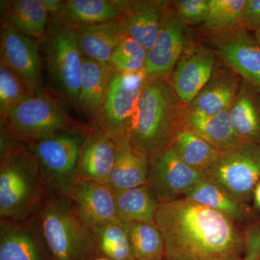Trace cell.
Wrapping results in <instances>:
<instances>
[{
    "label": "cell",
    "mask_w": 260,
    "mask_h": 260,
    "mask_svg": "<svg viewBox=\"0 0 260 260\" xmlns=\"http://www.w3.org/2000/svg\"><path fill=\"white\" fill-rule=\"evenodd\" d=\"M155 225L167 260H244L243 236L225 214L186 198L159 203Z\"/></svg>",
    "instance_id": "obj_1"
},
{
    "label": "cell",
    "mask_w": 260,
    "mask_h": 260,
    "mask_svg": "<svg viewBox=\"0 0 260 260\" xmlns=\"http://www.w3.org/2000/svg\"><path fill=\"white\" fill-rule=\"evenodd\" d=\"M121 19L73 28L84 57L109 64L113 51L125 36Z\"/></svg>",
    "instance_id": "obj_24"
},
{
    "label": "cell",
    "mask_w": 260,
    "mask_h": 260,
    "mask_svg": "<svg viewBox=\"0 0 260 260\" xmlns=\"http://www.w3.org/2000/svg\"><path fill=\"white\" fill-rule=\"evenodd\" d=\"M184 164L198 172H206L222 155V152L183 123L169 145Z\"/></svg>",
    "instance_id": "obj_26"
},
{
    "label": "cell",
    "mask_w": 260,
    "mask_h": 260,
    "mask_svg": "<svg viewBox=\"0 0 260 260\" xmlns=\"http://www.w3.org/2000/svg\"><path fill=\"white\" fill-rule=\"evenodd\" d=\"M58 194L68 198L80 216L93 229L119 220L114 191L107 184L75 177Z\"/></svg>",
    "instance_id": "obj_14"
},
{
    "label": "cell",
    "mask_w": 260,
    "mask_h": 260,
    "mask_svg": "<svg viewBox=\"0 0 260 260\" xmlns=\"http://www.w3.org/2000/svg\"><path fill=\"white\" fill-rule=\"evenodd\" d=\"M112 68L109 64L83 58L79 95L80 114L95 125L107 94Z\"/></svg>",
    "instance_id": "obj_21"
},
{
    "label": "cell",
    "mask_w": 260,
    "mask_h": 260,
    "mask_svg": "<svg viewBox=\"0 0 260 260\" xmlns=\"http://www.w3.org/2000/svg\"><path fill=\"white\" fill-rule=\"evenodd\" d=\"M145 80L144 74H123L112 69L95 127L116 137L126 136Z\"/></svg>",
    "instance_id": "obj_9"
},
{
    "label": "cell",
    "mask_w": 260,
    "mask_h": 260,
    "mask_svg": "<svg viewBox=\"0 0 260 260\" xmlns=\"http://www.w3.org/2000/svg\"><path fill=\"white\" fill-rule=\"evenodd\" d=\"M99 257L110 260H136L130 242L129 229L120 220L93 229Z\"/></svg>",
    "instance_id": "obj_30"
},
{
    "label": "cell",
    "mask_w": 260,
    "mask_h": 260,
    "mask_svg": "<svg viewBox=\"0 0 260 260\" xmlns=\"http://www.w3.org/2000/svg\"><path fill=\"white\" fill-rule=\"evenodd\" d=\"M127 3L126 0H67L49 23L73 29L115 21L123 18Z\"/></svg>",
    "instance_id": "obj_18"
},
{
    "label": "cell",
    "mask_w": 260,
    "mask_h": 260,
    "mask_svg": "<svg viewBox=\"0 0 260 260\" xmlns=\"http://www.w3.org/2000/svg\"><path fill=\"white\" fill-rule=\"evenodd\" d=\"M254 201L257 208H260V182L256 186L254 191Z\"/></svg>",
    "instance_id": "obj_39"
},
{
    "label": "cell",
    "mask_w": 260,
    "mask_h": 260,
    "mask_svg": "<svg viewBox=\"0 0 260 260\" xmlns=\"http://www.w3.org/2000/svg\"><path fill=\"white\" fill-rule=\"evenodd\" d=\"M173 3L178 15L187 25H203L208 20L209 0H178Z\"/></svg>",
    "instance_id": "obj_35"
},
{
    "label": "cell",
    "mask_w": 260,
    "mask_h": 260,
    "mask_svg": "<svg viewBox=\"0 0 260 260\" xmlns=\"http://www.w3.org/2000/svg\"><path fill=\"white\" fill-rule=\"evenodd\" d=\"M32 97L26 85L5 63L0 61V115Z\"/></svg>",
    "instance_id": "obj_34"
},
{
    "label": "cell",
    "mask_w": 260,
    "mask_h": 260,
    "mask_svg": "<svg viewBox=\"0 0 260 260\" xmlns=\"http://www.w3.org/2000/svg\"><path fill=\"white\" fill-rule=\"evenodd\" d=\"M255 34H254V37H255L256 40L260 44V28L256 30Z\"/></svg>",
    "instance_id": "obj_40"
},
{
    "label": "cell",
    "mask_w": 260,
    "mask_h": 260,
    "mask_svg": "<svg viewBox=\"0 0 260 260\" xmlns=\"http://www.w3.org/2000/svg\"><path fill=\"white\" fill-rule=\"evenodd\" d=\"M242 78L230 68L216 69L208 83L186 107V112L213 116L230 109L240 88Z\"/></svg>",
    "instance_id": "obj_19"
},
{
    "label": "cell",
    "mask_w": 260,
    "mask_h": 260,
    "mask_svg": "<svg viewBox=\"0 0 260 260\" xmlns=\"http://www.w3.org/2000/svg\"><path fill=\"white\" fill-rule=\"evenodd\" d=\"M6 134L25 143H34L65 132L86 133L49 90L20 103L1 116Z\"/></svg>",
    "instance_id": "obj_5"
},
{
    "label": "cell",
    "mask_w": 260,
    "mask_h": 260,
    "mask_svg": "<svg viewBox=\"0 0 260 260\" xmlns=\"http://www.w3.org/2000/svg\"><path fill=\"white\" fill-rule=\"evenodd\" d=\"M184 124L222 153L243 141L233 125L229 109L213 116L186 112Z\"/></svg>",
    "instance_id": "obj_27"
},
{
    "label": "cell",
    "mask_w": 260,
    "mask_h": 260,
    "mask_svg": "<svg viewBox=\"0 0 260 260\" xmlns=\"http://www.w3.org/2000/svg\"><path fill=\"white\" fill-rule=\"evenodd\" d=\"M150 158L119 137L115 162L107 185L114 191L148 184Z\"/></svg>",
    "instance_id": "obj_22"
},
{
    "label": "cell",
    "mask_w": 260,
    "mask_h": 260,
    "mask_svg": "<svg viewBox=\"0 0 260 260\" xmlns=\"http://www.w3.org/2000/svg\"><path fill=\"white\" fill-rule=\"evenodd\" d=\"M205 177V173L184 164L169 146L150 158L148 184L160 203L184 195Z\"/></svg>",
    "instance_id": "obj_12"
},
{
    "label": "cell",
    "mask_w": 260,
    "mask_h": 260,
    "mask_svg": "<svg viewBox=\"0 0 260 260\" xmlns=\"http://www.w3.org/2000/svg\"><path fill=\"white\" fill-rule=\"evenodd\" d=\"M184 196L186 199L225 214L234 221L242 220L245 217L242 203L206 177L186 191Z\"/></svg>",
    "instance_id": "obj_29"
},
{
    "label": "cell",
    "mask_w": 260,
    "mask_h": 260,
    "mask_svg": "<svg viewBox=\"0 0 260 260\" xmlns=\"http://www.w3.org/2000/svg\"><path fill=\"white\" fill-rule=\"evenodd\" d=\"M161 260H166V258H164V259H162Z\"/></svg>",
    "instance_id": "obj_42"
},
{
    "label": "cell",
    "mask_w": 260,
    "mask_h": 260,
    "mask_svg": "<svg viewBox=\"0 0 260 260\" xmlns=\"http://www.w3.org/2000/svg\"><path fill=\"white\" fill-rule=\"evenodd\" d=\"M119 138L90 126L85 134L75 177L107 184L115 162Z\"/></svg>",
    "instance_id": "obj_15"
},
{
    "label": "cell",
    "mask_w": 260,
    "mask_h": 260,
    "mask_svg": "<svg viewBox=\"0 0 260 260\" xmlns=\"http://www.w3.org/2000/svg\"><path fill=\"white\" fill-rule=\"evenodd\" d=\"M85 133L65 132L26 143L35 155L50 193H61L74 180Z\"/></svg>",
    "instance_id": "obj_7"
},
{
    "label": "cell",
    "mask_w": 260,
    "mask_h": 260,
    "mask_svg": "<svg viewBox=\"0 0 260 260\" xmlns=\"http://www.w3.org/2000/svg\"><path fill=\"white\" fill-rule=\"evenodd\" d=\"M48 80L54 95L80 114L79 95L84 56L73 29L49 23L43 41Z\"/></svg>",
    "instance_id": "obj_6"
},
{
    "label": "cell",
    "mask_w": 260,
    "mask_h": 260,
    "mask_svg": "<svg viewBox=\"0 0 260 260\" xmlns=\"http://www.w3.org/2000/svg\"><path fill=\"white\" fill-rule=\"evenodd\" d=\"M169 79H145L126 138L149 158L168 148L185 111Z\"/></svg>",
    "instance_id": "obj_2"
},
{
    "label": "cell",
    "mask_w": 260,
    "mask_h": 260,
    "mask_svg": "<svg viewBox=\"0 0 260 260\" xmlns=\"http://www.w3.org/2000/svg\"><path fill=\"white\" fill-rule=\"evenodd\" d=\"M0 260H51L36 218L1 220Z\"/></svg>",
    "instance_id": "obj_17"
},
{
    "label": "cell",
    "mask_w": 260,
    "mask_h": 260,
    "mask_svg": "<svg viewBox=\"0 0 260 260\" xmlns=\"http://www.w3.org/2000/svg\"><path fill=\"white\" fill-rule=\"evenodd\" d=\"M172 5L169 2L155 44L147 53L143 71L145 79H169L181 56L191 47L188 25L178 15L174 3Z\"/></svg>",
    "instance_id": "obj_10"
},
{
    "label": "cell",
    "mask_w": 260,
    "mask_h": 260,
    "mask_svg": "<svg viewBox=\"0 0 260 260\" xmlns=\"http://www.w3.org/2000/svg\"><path fill=\"white\" fill-rule=\"evenodd\" d=\"M93 260H110V259H107V258H105V257H98V258H96V259H95Z\"/></svg>",
    "instance_id": "obj_41"
},
{
    "label": "cell",
    "mask_w": 260,
    "mask_h": 260,
    "mask_svg": "<svg viewBox=\"0 0 260 260\" xmlns=\"http://www.w3.org/2000/svg\"><path fill=\"white\" fill-rule=\"evenodd\" d=\"M18 142L1 150V220L37 218L49 194L37 158L26 145Z\"/></svg>",
    "instance_id": "obj_3"
},
{
    "label": "cell",
    "mask_w": 260,
    "mask_h": 260,
    "mask_svg": "<svg viewBox=\"0 0 260 260\" xmlns=\"http://www.w3.org/2000/svg\"><path fill=\"white\" fill-rule=\"evenodd\" d=\"M148 50L139 43L126 37L113 51L109 64L113 70L123 74H140L144 71Z\"/></svg>",
    "instance_id": "obj_33"
},
{
    "label": "cell",
    "mask_w": 260,
    "mask_h": 260,
    "mask_svg": "<svg viewBox=\"0 0 260 260\" xmlns=\"http://www.w3.org/2000/svg\"><path fill=\"white\" fill-rule=\"evenodd\" d=\"M215 52L260 93V44L244 27L210 36Z\"/></svg>",
    "instance_id": "obj_13"
},
{
    "label": "cell",
    "mask_w": 260,
    "mask_h": 260,
    "mask_svg": "<svg viewBox=\"0 0 260 260\" xmlns=\"http://www.w3.org/2000/svg\"><path fill=\"white\" fill-rule=\"evenodd\" d=\"M247 0H209L210 13L203 28L210 36L232 31L243 25Z\"/></svg>",
    "instance_id": "obj_31"
},
{
    "label": "cell",
    "mask_w": 260,
    "mask_h": 260,
    "mask_svg": "<svg viewBox=\"0 0 260 260\" xmlns=\"http://www.w3.org/2000/svg\"><path fill=\"white\" fill-rule=\"evenodd\" d=\"M39 41L2 24L0 61L5 63L26 85L32 96L47 90L42 76Z\"/></svg>",
    "instance_id": "obj_11"
},
{
    "label": "cell",
    "mask_w": 260,
    "mask_h": 260,
    "mask_svg": "<svg viewBox=\"0 0 260 260\" xmlns=\"http://www.w3.org/2000/svg\"><path fill=\"white\" fill-rule=\"evenodd\" d=\"M229 112L238 136L260 145V93L249 82L242 80Z\"/></svg>",
    "instance_id": "obj_25"
},
{
    "label": "cell",
    "mask_w": 260,
    "mask_h": 260,
    "mask_svg": "<svg viewBox=\"0 0 260 260\" xmlns=\"http://www.w3.org/2000/svg\"><path fill=\"white\" fill-rule=\"evenodd\" d=\"M206 177L237 201H247L260 182V145L242 141L224 152Z\"/></svg>",
    "instance_id": "obj_8"
},
{
    "label": "cell",
    "mask_w": 260,
    "mask_h": 260,
    "mask_svg": "<svg viewBox=\"0 0 260 260\" xmlns=\"http://www.w3.org/2000/svg\"><path fill=\"white\" fill-rule=\"evenodd\" d=\"M169 3L160 0L128 1L125 13L121 19L124 35L139 43L146 50L151 49Z\"/></svg>",
    "instance_id": "obj_20"
},
{
    "label": "cell",
    "mask_w": 260,
    "mask_h": 260,
    "mask_svg": "<svg viewBox=\"0 0 260 260\" xmlns=\"http://www.w3.org/2000/svg\"><path fill=\"white\" fill-rule=\"evenodd\" d=\"M244 239V260L260 259V225L246 229Z\"/></svg>",
    "instance_id": "obj_36"
},
{
    "label": "cell",
    "mask_w": 260,
    "mask_h": 260,
    "mask_svg": "<svg viewBox=\"0 0 260 260\" xmlns=\"http://www.w3.org/2000/svg\"><path fill=\"white\" fill-rule=\"evenodd\" d=\"M118 219L124 223H155L159 201L148 184L114 191Z\"/></svg>",
    "instance_id": "obj_28"
},
{
    "label": "cell",
    "mask_w": 260,
    "mask_h": 260,
    "mask_svg": "<svg viewBox=\"0 0 260 260\" xmlns=\"http://www.w3.org/2000/svg\"><path fill=\"white\" fill-rule=\"evenodd\" d=\"M132 249L136 260H161L165 258L164 240L155 223H128Z\"/></svg>",
    "instance_id": "obj_32"
},
{
    "label": "cell",
    "mask_w": 260,
    "mask_h": 260,
    "mask_svg": "<svg viewBox=\"0 0 260 260\" xmlns=\"http://www.w3.org/2000/svg\"><path fill=\"white\" fill-rule=\"evenodd\" d=\"M4 5L3 24L39 42L47 37L50 16L42 0H15Z\"/></svg>",
    "instance_id": "obj_23"
},
{
    "label": "cell",
    "mask_w": 260,
    "mask_h": 260,
    "mask_svg": "<svg viewBox=\"0 0 260 260\" xmlns=\"http://www.w3.org/2000/svg\"><path fill=\"white\" fill-rule=\"evenodd\" d=\"M36 220L51 260L99 257L93 228L64 195L50 193Z\"/></svg>",
    "instance_id": "obj_4"
},
{
    "label": "cell",
    "mask_w": 260,
    "mask_h": 260,
    "mask_svg": "<svg viewBox=\"0 0 260 260\" xmlns=\"http://www.w3.org/2000/svg\"><path fill=\"white\" fill-rule=\"evenodd\" d=\"M166 260H167V259H166Z\"/></svg>",
    "instance_id": "obj_43"
},
{
    "label": "cell",
    "mask_w": 260,
    "mask_h": 260,
    "mask_svg": "<svg viewBox=\"0 0 260 260\" xmlns=\"http://www.w3.org/2000/svg\"><path fill=\"white\" fill-rule=\"evenodd\" d=\"M259 260H260V259H259Z\"/></svg>",
    "instance_id": "obj_44"
},
{
    "label": "cell",
    "mask_w": 260,
    "mask_h": 260,
    "mask_svg": "<svg viewBox=\"0 0 260 260\" xmlns=\"http://www.w3.org/2000/svg\"><path fill=\"white\" fill-rule=\"evenodd\" d=\"M215 54L201 46H191L181 56L170 81L183 105H189L211 78L216 65Z\"/></svg>",
    "instance_id": "obj_16"
},
{
    "label": "cell",
    "mask_w": 260,
    "mask_h": 260,
    "mask_svg": "<svg viewBox=\"0 0 260 260\" xmlns=\"http://www.w3.org/2000/svg\"><path fill=\"white\" fill-rule=\"evenodd\" d=\"M47 11L49 12L50 18H55L59 14L62 6L63 2L60 0H42Z\"/></svg>",
    "instance_id": "obj_38"
},
{
    "label": "cell",
    "mask_w": 260,
    "mask_h": 260,
    "mask_svg": "<svg viewBox=\"0 0 260 260\" xmlns=\"http://www.w3.org/2000/svg\"><path fill=\"white\" fill-rule=\"evenodd\" d=\"M243 25L249 31H256L260 28V0H247Z\"/></svg>",
    "instance_id": "obj_37"
}]
</instances>
